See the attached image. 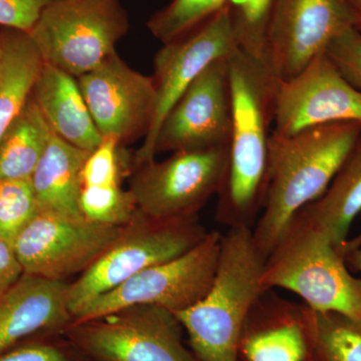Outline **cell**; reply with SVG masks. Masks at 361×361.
I'll use <instances>...</instances> for the list:
<instances>
[{"mask_svg": "<svg viewBox=\"0 0 361 361\" xmlns=\"http://www.w3.org/2000/svg\"><path fill=\"white\" fill-rule=\"evenodd\" d=\"M233 125L216 220L253 228L264 205L278 80L263 61L237 47L229 54Z\"/></svg>", "mask_w": 361, "mask_h": 361, "instance_id": "obj_1", "label": "cell"}, {"mask_svg": "<svg viewBox=\"0 0 361 361\" xmlns=\"http://www.w3.org/2000/svg\"><path fill=\"white\" fill-rule=\"evenodd\" d=\"M361 135V122L317 126L291 135L271 134L264 205L252 228L265 259L301 209L329 188Z\"/></svg>", "mask_w": 361, "mask_h": 361, "instance_id": "obj_2", "label": "cell"}, {"mask_svg": "<svg viewBox=\"0 0 361 361\" xmlns=\"http://www.w3.org/2000/svg\"><path fill=\"white\" fill-rule=\"evenodd\" d=\"M264 263L251 228H231L222 235L210 290L192 307L176 313L199 360L239 361L247 316L264 290L260 282Z\"/></svg>", "mask_w": 361, "mask_h": 361, "instance_id": "obj_3", "label": "cell"}, {"mask_svg": "<svg viewBox=\"0 0 361 361\" xmlns=\"http://www.w3.org/2000/svg\"><path fill=\"white\" fill-rule=\"evenodd\" d=\"M261 286L293 292L315 312L361 322V279L322 230L295 215L266 258Z\"/></svg>", "mask_w": 361, "mask_h": 361, "instance_id": "obj_4", "label": "cell"}, {"mask_svg": "<svg viewBox=\"0 0 361 361\" xmlns=\"http://www.w3.org/2000/svg\"><path fill=\"white\" fill-rule=\"evenodd\" d=\"M207 233L199 216L157 219L137 209L101 257L75 282L68 283V307L73 318L97 297L137 273L191 250Z\"/></svg>", "mask_w": 361, "mask_h": 361, "instance_id": "obj_5", "label": "cell"}, {"mask_svg": "<svg viewBox=\"0 0 361 361\" xmlns=\"http://www.w3.org/2000/svg\"><path fill=\"white\" fill-rule=\"evenodd\" d=\"M128 32L121 0H56L27 33L44 63L78 78L115 52Z\"/></svg>", "mask_w": 361, "mask_h": 361, "instance_id": "obj_6", "label": "cell"}, {"mask_svg": "<svg viewBox=\"0 0 361 361\" xmlns=\"http://www.w3.org/2000/svg\"><path fill=\"white\" fill-rule=\"evenodd\" d=\"M63 336L87 361H200L185 345L175 313L149 304L71 323Z\"/></svg>", "mask_w": 361, "mask_h": 361, "instance_id": "obj_7", "label": "cell"}, {"mask_svg": "<svg viewBox=\"0 0 361 361\" xmlns=\"http://www.w3.org/2000/svg\"><path fill=\"white\" fill-rule=\"evenodd\" d=\"M222 234L208 232L198 245L179 257L137 273L87 304L71 323L96 319L114 311L149 304L171 312L192 307L212 286L217 272Z\"/></svg>", "mask_w": 361, "mask_h": 361, "instance_id": "obj_8", "label": "cell"}, {"mask_svg": "<svg viewBox=\"0 0 361 361\" xmlns=\"http://www.w3.org/2000/svg\"><path fill=\"white\" fill-rule=\"evenodd\" d=\"M228 154L229 146L176 152L166 160L137 166L129 190L135 205L157 219L198 216L219 192Z\"/></svg>", "mask_w": 361, "mask_h": 361, "instance_id": "obj_9", "label": "cell"}, {"mask_svg": "<svg viewBox=\"0 0 361 361\" xmlns=\"http://www.w3.org/2000/svg\"><path fill=\"white\" fill-rule=\"evenodd\" d=\"M122 229L37 211L13 246L23 274L65 281L89 269Z\"/></svg>", "mask_w": 361, "mask_h": 361, "instance_id": "obj_10", "label": "cell"}, {"mask_svg": "<svg viewBox=\"0 0 361 361\" xmlns=\"http://www.w3.org/2000/svg\"><path fill=\"white\" fill-rule=\"evenodd\" d=\"M232 125L228 54L207 66L169 111L157 135L155 154L229 146Z\"/></svg>", "mask_w": 361, "mask_h": 361, "instance_id": "obj_11", "label": "cell"}, {"mask_svg": "<svg viewBox=\"0 0 361 361\" xmlns=\"http://www.w3.org/2000/svg\"><path fill=\"white\" fill-rule=\"evenodd\" d=\"M350 26L348 0H275L266 65L278 80L295 77Z\"/></svg>", "mask_w": 361, "mask_h": 361, "instance_id": "obj_12", "label": "cell"}, {"mask_svg": "<svg viewBox=\"0 0 361 361\" xmlns=\"http://www.w3.org/2000/svg\"><path fill=\"white\" fill-rule=\"evenodd\" d=\"M238 47L229 6L183 39L163 44L154 59L157 103L153 123L135 156V165L155 160V142L165 116L195 78L215 59Z\"/></svg>", "mask_w": 361, "mask_h": 361, "instance_id": "obj_13", "label": "cell"}, {"mask_svg": "<svg viewBox=\"0 0 361 361\" xmlns=\"http://www.w3.org/2000/svg\"><path fill=\"white\" fill-rule=\"evenodd\" d=\"M78 82L102 137L121 145L146 137L156 110L153 77L133 70L115 51Z\"/></svg>", "mask_w": 361, "mask_h": 361, "instance_id": "obj_14", "label": "cell"}, {"mask_svg": "<svg viewBox=\"0 0 361 361\" xmlns=\"http://www.w3.org/2000/svg\"><path fill=\"white\" fill-rule=\"evenodd\" d=\"M345 121L361 122V92L343 78L325 51L295 77L278 80L273 134L291 135Z\"/></svg>", "mask_w": 361, "mask_h": 361, "instance_id": "obj_15", "label": "cell"}, {"mask_svg": "<svg viewBox=\"0 0 361 361\" xmlns=\"http://www.w3.org/2000/svg\"><path fill=\"white\" fill-rule=\"evenodd\" d=\"M314 312L273 289L254 301L240 338L239 361H310Z\"/></svg>", "mask_w": 361, "mask_h": 361, "instance_id": "obj_16", "label": "cell"}, {"mask_svg": "<svg viewBox=\"0 0 361 361\" xmlns=\"http://www.w3.org/2000/svg\"><path fill=\"white\" fill-rule=\"evenodd\" d=\"M68 283L23 274L0 294V353L37 334L59 336L73 322Z\"/></svg>", "mask_w": 361, "mask_h": 361, "instance_id": "obj_17", "label": "cell"}, {"mask_svg": "<svg viewBox=\"0 0 361 361\" xmlns=\"http://www.w3.org/2000/svg\"><path fill=\"white\" fill-rule=\"evenodd\" d=\"M32 97L52 132L63 141L89 152L103 141L77 78L44 63L33 85Z\"/></svg>", "mask_w": 361, "mask_h": 361, "instance_id": "obj_18", "label": "cell"}, {"mask_svg": "<svg viewBox=\"0 0 361 361\" xmlns=\"http://www.w3.org/2000/svg\"><path fill=\"white\" fill-rule=\"evenodd\" d=\"M90 152L78 149L52 133L30 178L39 212L85 220L80 209L82 169Z\"/></svg>", "mask_w": 361, "mask_h": 361, "instance_id": "obj_19", "label": "cell"}, {"mask_svg": "<svg viewBox=\"0 0 361 361\" xmlns=\"http://www.w3.org/2000/svg\"><path fill=\"white\" fill-rule=\"evenodd\" d=\"M360 212L361 135L326 191L296 215L324 232L341 253L350 226Z\"/></svg>", "mask_w": 361, "mask_h": 361, "instance_id": "obj_20", "label": "cell"}, {"mask_svg": "<svg viewBox=\"0 0 361 361\" xmlns=\"http://www.w3.org/2000/svg\"><path fill=\"white\" fill-rule=\"evenodd\" d=\"M0 139L32 94L44 61L27 32H0Z\"/></svg>", "mask_w": 361, "mask_h": 361, "instance_id": "obj_21", "label": "cell"}, {"mask_svg": "<svg viewBox=\"0 0 361 361\" xmlns=\"http://www.w3.org/2000/svg\"><path fill=\"white\" fill-rule=\"evenodd\" d=\"M52 133L30 94L0 139V180H30Z\"/></svg>", "mask_w": 361, "mask_h": 361, "instance_id": "obj_22", "label": "cell"}, {"mask_svg": "<svg viewBox=\"0 0 361 361\" xmlns=\"http://www.w3.org/2000/svg\"><path fill=\"white\" fill-rule=\"evenodd\" d=\"M313 312L310 361H361V322L338 313Z\"/></svg>", "mask_w": 361, "mask_h": 361, "instance_id": "obj_23", "label": "cell"}, {"mask_svg": "<svg viewBox=\"0 0 361 361\" xmlns=\"http://www.w3.org/2000/svg\"><path fill=\"white\" fill-rule=\"evenodd\" d=\"M230 0H172L149 18L147 26L149 32L169 44L183 39L198 30L207 21L219 13Z\"/></svg>", "mask_w": 361, "mask_h": 361, "instance_id": "obj_24", "label": "cell"}, {"mask_svg": "<svg viewBox=\"0 0 361 361\" xmlns=\"http://www.w3.org/2000/svg\"><path fill=\"white\" fill-rule=\"evenodd\" d=\"M275 0L229 1L230 16L237 45L242 51L264 63L268 28Z\"/></svg>", "mask_w": 361, "mask_h": 361, "instance_id": "obj_25", "label": "cell"}, {"mask_svg": "<svg viewBox=\"0 0 361 361\" xmlns=\"http://www.w3.org/2000/svg\"><path fill=\"white\" fill-rule=\"evenodd\" d=\"M80 209L85 220L106 226L126 225L137 211L132 193L120 185L82 187Z\"/></svg>", "mask_w": 361, "mask_h": 361, "instance_id": "obj_26", "label": "cell"}, {"mask_svg": "<svg viewBox=\"0 0 361 361\" xmlns=\"http://www.w3.org/2000/svg\"><path fill=\"white\" fill-rule=\"evenodd\" d=\"M30 180H0V237L13 244L37 213Z\"/></svg>", "mask_w": 361, "mask_h": 361, "instance_id": "obj_27", "label": "cell"}, {"mask_svg": "<svg viewBox=\"0 0 361 361\" xmlns=\"http://www.w3.org/2000/svg\"><path fill=\"white\" fill-rule=\"evenodd\" d=\"M120 147L115 137H106L90 152L82 169L84 187L120 185Z\"/></svg>", "mask_w": 361, "mask_h": 361, "instance_id": "obj_28", "label": "cell"}, {"mask_svg": "<svg viewBox=\"0 0 361 361\" xmlns=\"http://www.w3.org/2000/svg\"><path fill=\"white\" fill-rule=\"evenodd\" d=\"M343 78L361 92V35L353 26L337 35L325 49Z\"/></svg>", "mask_w": 361, "mask_h": 361, "instance_id": "obj_29", "label": "cell"}, {"mask_svg": "<svg viewBox=\"0 0 361 361\" xmlns=\"http://www.w3.org/2000/svg\"><path fill=\"white\" fill-rule=\"evenodd\" d=\"M54 337L20 344L0 353V361H87L65 337L63 341Z\"/></svg>", "mask_w": 361, "mask_h": 361, "instance_id": "obj_30", "label": "cell"}, {"mask_svg": "<svg viewBox=\"0 0 361 361\" xmlns=\"http://www.w3.org/2000/svg\"><path fill=\"white\" fill-rule=\"evenodd\" d=\"M56 0H0V25L28 32L42 11Z\"/></svg>", "mask_w": 361, "mask_h": 361, "instance_id": "obj_31", "label": "cell"}, {"mask_svg": "<svg viewBox=\"0 0 361 361\" xmlns=\"http://www.w3.org/2000/svg\"><path fill=\"white\" fill-rule=\"evenodd\" d=\"M23 275L13 244L0 237V294L11 288Z\"/></svg>", "mask_w": 361, "mask_h": 361, "instance_id": "obj_32", "label": "cell"}, {"mask_svg": "<svg viewBox=\"0 0 361 361\" xmlns=\"http://www.w3.org/2000/svg\"><path fill=\"white\" fill-rule=\"evenodd\" d=\"M353 27L361 35V0H348Z\"/></svg>", "mask_w": 361, "mask_h": 361, "instance_id": "obj_33", "label": "cell"}, {"mask_svg": "<svg viewBox=\"0 0 361 361\" xmlns=\"http://www.w3.org/2000/svg\"><path fill=\"white\" fill-rule=\"evenodd\" d=\"M345 261L346 263L353 266L356 271H360L361 273V247L356 249V250L349 252L348 254H346Z\"/></svg>", "mask_w": 361, "mask_h": 361, "instance_id": "obj_34", "label": "cell"}, {"mask_svg": "<svg viewBox=\"0 0 361 361\" xmlns=\"http://www.w3.org/2000/svg\"><path fill=\"white\" fill-rule=\"evenodd\" d=\"M0 45H1V42H0Z\"/></svg>", "mask_w": 361, "mask_h": 361, "instance_id": "obj_35", "label": "cell"}]
</instances>
